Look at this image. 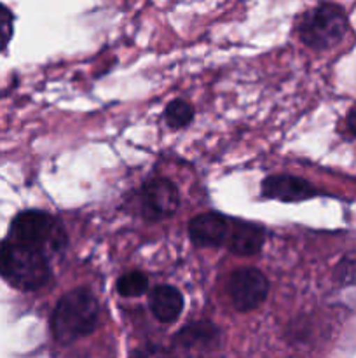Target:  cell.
<instances>
[{
  "label": "cell",
  "instance_id": "cell-1",
  "mask_svg": "<svg viewBox=\"0 0 356 358\" xmlns=\"http://www.w3.org/2000/svg\"><path fill=\"white\" fill-rule=\"evenodd\" d=\"M98 301L86 289H77L65 294L56 304L51 318V329L56 341L63 345L89 336L98 327Z\"/></svg>",
  "mask_w": 356,
  "mask_h": 358
},
{
  "label": "cell",
  "instance_id": "cell-2",
  "mask_svg": "<svg viewBox=\"0 0 356 358\" xmlns=\"http://www.w3.org/2000/svg\"><path fill=\"white\" fill-rule=\"evenodd\" d=\"M0 276L20 290H37L49 282L51 271L42 252L7 240L0 243Z\"/></svg>",
  "mask_w": 356,
  "mask_h": 358
},
{
  "label": "cell",
  "instance_id": "cell-3",
  "mask_svg": "<svg viewBox=\"0 0 356 358\" xmlns=\"http://www.w3.org/2000/svg\"><path fill=\"white\" fill-rule=\"evenodd\" d=\"M349 30L346 10L337 3L323 2L306 10L297 24L300 41L309 48L323 51L337 45Z\"/></svg>",
  "mask_w": 356,
  "mask_h": 358
},
{
  "label": "cell",
  "instance_id": "cell-4",
  "mask_svg": "<svg viewBox=\"0 0 356 358\" xmlns=\"http://www.w3.org/2000/svg\"><path fill=\"white\" fill-rule=\"evenodd\" d=\"M10 240L42 252H59L66 245V234L51 215L37 210L20 213L10 226Z\"/></svg>",
  "mask_w": 356,
  "mask_h": 358
},
{
  "label": "cell",
  "instance_id": "cell-5",
  "mask_svg": "<svg viewBox=\"0 0 356 358\" xmlns=\"http://www.w3.org/2000/svg\"><path fill=\"white\" fill-rule=\"evenodd\" d=\"M222 352V332L209 322H195L181 329L173 338L171 358H218Z\"/></svg>",
  "mask_w": 356,
  "mask_h": 358
},
{
  "label": "cell",
  "instance_id": "cell-6",
  "mask_svg": "<svg viewBox=\"0 0 356 358\" xmlns=\"http://www.w3.org/2000/svg\"><path fill=\"white\" fill-rule=\"evenodd\" d=\"M267 292V278L253 268L237 269L227 282V294H229L230 303L239 311L257 310L265 301Z\"/></svg>",
  "mask_w": 356,
  "mask_h": 358
},
{
  "label": "cell",
  "instance_id": "cell-7",
  "mask_svg": "<svg viewBox=\"0 0 356 358\" xmlns=\"http://www.w3.org/2000/svg\"><path fill=\"white\" fill-rule=\"evenodd\" d=\"M142 212L149 220H163L173 215L178 208V191L170 180L156 178L142 189Z\"/></svg>",
  "mask_w": 356,
  "mask_h": 358
},
{
  "label": "cell",
  "instance_id": "cell-8",
  "mask_svg": "<svg viewBox=\"0 0 356 358\" xmlns=\"http://www.w3.org/2000/svg\"><path fill=\"white\" fill-rule=\"evenodd\" d=\"M230 222L218 213H201L188 226L191 240L198 247H220L229 240Z\"/></svg>",
  "mask_w": 356,
  "mask_h": 358
},
{
  "label": "cell",
  "instance_id": "cell-9",
  "mask_svg": "<svg viewBox=\"0 0 356 358\" xmlns=\"http://www.w3.org/2000/svg\"><path fill=\"white\" fill-rule=\"evenodd\" d=\"M262 191L267 198L279 199V201H302L316 194L309 182L288 175H278V177L265 178Z\"/></svg>",
  "mask_w": 356,
  "mask_h": 358
},
{
  "label": "cell",
  "instance_id": "cell-10",
  "mask_svg": "<svg viewBox=\"0 0 356 358\" xmlns=\"http://www.w3.org/2000/svg\"><path fill=\"white\" fill-rule=\"evenodd\" d=\"M225 245L237 255H255L264 245V231L257 224L234 222Z\"/></svg>",
  "mask_w": 356,
  "mask_h": 358
},
{
  "label": "cell",
  "instance_id": "cell-11",
  "mask_svg": "<svg viewBox=\"0 0 356 358\" xmlns=\"http://www.w3.org/2000/svg\"><path fill=\"white\" fill-rule=\"evenodd\" d=\"M181 306H184V299L175 287L159 285L150 294V310L157 320L166 322V324L175 322L180 317Z\"/></svg>",
  "mask_w": 356,
  "mask_h": 358
},
{
  "label": "cell",
  "instance_id": "cell-12",
  "mask_svg": "<svg viewBox=\"0 0 356 358\" xmlns=\"http://www.w3.org/2000/svg\"><path fill=\"white\" fill-rule=\"evenodd\" d=\"M147 287H149L147 276L140 271L126 273V275H122L117 282L119 294L126 297L142 296V294L147 290Z\"/></svg>",
  "mask_w": 356,
  "mask_h": 358
},
{
  "label": "cell",
  "instance_id": "cell-13",
  "mask_svg": "<svg viewBox=\"0 0 356 358\" xmlns=\"http://www.w3.org/2000/svg\"><path fill=\"white\" fill-rule=\"evenodd\" d=\"M194 117V110L191 105L184 100L171 101L166 108V121L171 128H184Z\"/></svg>",
  "mask_w": 356,
  "mask_h": 358
},
{
  "label": "cell",
  "instance_id": "cell-14",
  "mask_svg": "<svg viewBox=\"0 0 356 358\" xmlns=\"http://www.w3.org/2000/svg\"><path fill=\"white\" fill-rule=\"evenodd\" d=\"M335 280L341 285H356V252H349L335 268Z\"/></svg>",
  "mask_w": 356,
  "mask_h": 358
},
{
  "label": "cell",
  "instance_id": "cell-15",
  "mask_svg": "<svg viewBox=\"0 0 356 358\" xmlns=\"http://www.w3.org/2000/svg\"><path fill=\"white\" fill-rule=\"evenodd\" d=\"M14 31V16L9 7L0 3V51L7 48Z\"/></svg>",
  "mask_w": 356,
  "mask_h": 358
},
{
  "label": "cell",
  "instance_id": "cell-16",
  "mask_svg": "<svg viewBox=\"0 0 356 358\" xmlns=\"http://www.w3.org/2000/svg\"><path fill=\"white\" fill-rule=\"evenodd\" d=\"M129 358H164V352L159 346L147 345L142 346V348H136Z\"/></svg>",
  "mask_w": 356,
  "mask_h": 358
},
{
  "label": "cell",
  "instance_id": "cell-17",
  "mask_svg": "<svg viewBox=\"0 0 356 358\" xmlns=\"http://www.w3.org/2000/svg\"><path fill=\"white\" fill-rule=\"evenodd\" d=\"M346 131H348V135L356 136V108H353L346 117Z\"/></svg>",
  "mask_w": 356,
  "mask_h": 358
}]
</instances>
